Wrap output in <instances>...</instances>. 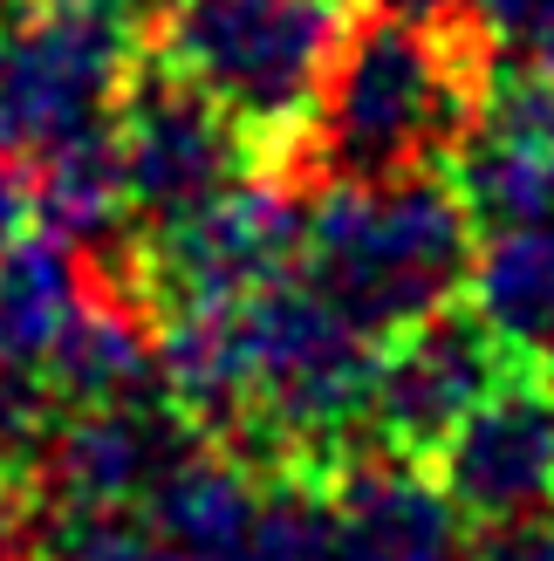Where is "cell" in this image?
Returning <instances> with one entry per match:
<instances>
[{"label": "cell", "instance_id": "obj_1", "mask_svg": "<svg viewBox=\"0 0 554 561\" xmlns=\"http://www.w3.org/2000/svg\"><path fill=\"white\" fill-rule=\"evenodd\" d=\"M480 90H486L480 42H459V27L446 21L370 14L343 27L295 164L322 185L438 172L452 145L473 130Z\"/></svg>", "mask_w": 554, "mask_h": 561}, {"label": "cell", "instance_id": "obj_2", "mask_svg": "<svg viewBox=\"0 0 554 561\" xmlns=\"http://www.w3.org/2000/svg\"><path fill=\"white\" fill-rule=\"evenodd\" d=\"M473 247L480 233L446 172L328 179L301 233V274L370 343H383L465 295Z\"/></svg>", "mask_w": 554, "mask_h": 561}, {"label": "cell", "instance_id": "obj_3", "mask_svg": "<svg viewBox=\"0 0 554 561\" xmlns=\"http://www.w3.org/2000/svg\"><path fill=\"white\" fill-rule=\"evenodd\" d=\"M240 350H246L240 459L336 472L349 453H370L363 398L377 343L309 274H281L240 301Z\"/></svg>", "mask_w": 554, "mask_h": 561}, {"label": "cell", "instance_id": "obj_4", "mask_svg": "<svg viewBox=\"0 0 554 561\" xmlns=\"http://www.w3.org/2000/svg\"><path fill=\"white\" fill-rule=\"evenodd\" d=\"M343 27V0H158L151 55L288 172Z\"/></svg>", "mask_w": 554, "mask_h": 561}, {"label": "cell", "instance_id": "obj_5", "mask_svg": "<svg viewBox=\"0 0 554 561\" xmlns=\"http://www.w3.org/2000/svg\"><path fill=\"white\" fill-rule=\"evenodd\" d=\"M301 233H309V206H301L295 172L274 164L267 179H233L212 192L206 206H192L164 227H137L130 254L109 247L90 261L109 288L145 301V316H172V308H212V301H246L267 280L295 274Z\"/></svg>", "mask_w": 554, "mask_h": 561}, {"label": "cell", "instance_id": "obj_6", "mask_svg": "<svg viewBox=\"0 0 554 561\" xmlns=\"http://www.w3.org/2000/svg\"><path fill=\"white\" fill-rule=\"evenodd\" d=\"M137 76L130 27L62 8V0H27L0 21V151L14 164H35L48 145L76 130H96L117 117V103Z\"/></svg>", "mask_w": 554, "mask_h": 561}, {"label": "cell", "instance_id": "obj_7", "mask_svg": "<svg viewBox=\"0 0 554 561\" xmlns=\"http://www.w3.org/2000/svg\"><path fill=\"white\" fill-rule=\"evenodd\" d=\"M513 363H528V356H513L480 322V308L465 295H452L425 322H411L377 343V370H370V398H363V445L425 466L446 445V432Z\"/></svg>", "mask_w": 554, "mask_h": 561}, {"label": "cell", "instance_id": "obj_8", "mask_svg": "<svg viewBox=\"0 0 554 561\" xmlns=\"http://www.w3.org/2000/svg\"><path fill=\"white\" fill-rule=\"evenodd\" d=\"M117 158H124V192L137 227H164L212 192H227L261 164L254 137H246L219 103H206L185 76H172L158 55H137V76L117 103Z\"/></svg>", "mask_w": 554, "mask_h": 561}, {"label": "cell", "instance_id": "obj_9", "mask_svg": "<svg viewBox=\"0 0 554 561\" xmlns=\"http://www.w3.org/2000/svg\"><path fill=\"white\" fill-rule=\"evenodd\" d=\"M465 527H500L554 507V370L513 363L425 459Z\"/></svg>", "mask_w": 554, "mask_h": 561}, {"label": "cell", "instance_id": "obj_10", "mask_svg": "<svg viewBox=\"0 0 554 561\" xmlns=\"http://www.w3.org/2000/svg\"><path fill=\"white\" fill-rule=\"evenodd\" d=\"M192 445H199V432L164 390L90 411H55L27 486L42 507H137Z\"/></svg>", "mask_w": 554, "mask_h": 561}, {"label": "cell", "instance_id": "obj_11", "mask_svg": "<svg viewBox=\"0 0 554 561\" xmlns=\"http://www.w3.org/2000/svg\"><path fill=\"white\" fill-rule=\"evenodd\" d=\"M336 561H465V514L431 466L397 453H349L328 472Z\"/></svg>", "mask_w": 554, "mask_h": 561}, {"label": "cell", "instance_id": "obj_12", "mask_svg": "<svg viewBox=\"0 0 554 561\" xmlns=\"http://www.w3.org/2000/svg\"><path fill=\"white\" fill-rule=\"evenodd\" d=\"M42 383H48L55 411H90V404H124V398L164 390L158 329L145 316V301H130L90 267V295L76 301V316L42 356Z\"/></svg>", "mask_w": 554, "mask_h": 561}, {"label": "cell", "instance_id": "obj_13", "mask_svg": "<svg viewBox=\"0 0 554 561\" xmlns=\"http://www.w3.org/2000/svg\"><path fill=\"white\" fill-rule=\"evenodd\" d=\"M261 507V466L233 445L199 438L172 459V472L145 493V527L158 561H246Z\"/></svg>", "mask_w": 554, "mask_h": 561}, {"label": "cell", "instance_id": "obj_14", "mask_svg": "<svg viewBox=\"0 0 554 561\" xmlns=\"http://www.w3.org/2000/svg\"><path fill=\"white\" fill-rule=\"evenodd\" d=\"M465 301L480 308V322L513 356L547 363L554 356V219L486 233V247H473V267H465Z\"/></svg>", "mask_w": 554, "mask_h": 561}, {"label": "cell", "instance_id": "obj_15", "mask_svg": "<svg viewBox=\"0 0 554 561\" xmlns=\"http://www.w3.org/2000/svg\"><path fill=\"white\" fill-rule=\"evenodd\" d=\"M452 179L473 233L528 227V219H554V145L534 130L473 117V130L452 145V158L438 164Z\"/></svg>", "mask_w": 554, "mask_h": 561}, {"label": "cell", "instance_id": "obj_16", "mask_svg": "<svg viewBox=\"0 0 554 561\" xmlns=\"http://www.w3.org/2000/svg\"><path fill=\"white\" fill-rule=\"evenodd\" d=\"M35 199L42 227L62 233L76 247H124V219H130V192H124V158H117V130H76L62 145H48L35 158Z\"/></svg>", "mask_w": 554, "mask_h": 561}, {"label": "cell", "instance_id": "obj_17", "mask_svg": "<svg viewBox=\"0 0 554 561\" xmlns=\"http://www.w3.org/2000/svg\"><path fill=\"white\" fill-rule=\"evenodd\" d=\"M90 295V261L62 233H14L0 247V356H21L42 370L48 343L76 316V301Z\"/></svg>", "mask_w": 554, "mask_h": 561}, {"label": "cell", "instance_id": "obj_18", "mask_svg": "<svg viewBox=\"0 0 554 561\" xmlns=\"http://www.w3.org/2000/svg\"><path fill=\"white\" fill-rule=\"evenodd\" d=\"M246 561H336V507L322 466H261Z\"/></svg>", "mask_w": 554, "mask_h": 561}, {"label": "cell", "instance_id": "obj_19", "mask_svg": "<svg viewBox=\"0 0 554 561\" xmlns=\"http://www.w3.org/2000/svg\"><path fill=\"white\" fill-rule=\"evenodd\" d=\"M27 561H158V541L130 507H42L35 500Z\"/></svg>", "mask_w": 554, "mask_h": 561}, {"label": "cell", "instance_id": "obj_20", "mask_svg": "<svg viewBox=\"0 0 554 561\" xmlns=\"http://www.w3.org/2000/svg\"><path fill=\"white\" fill-rule=\"evenodd\" d=\"M465 8H473V42L486 69L554 55V0H465Z\"/></svg>", "mask_w": 554, "mask_h": 561}, {"label": "cell", "instance_id": "obj_21", "mask_svg": "<svg viewBox=\"0 0 554 561\" xmlns=\"http://www.w3.org/2000/svg\"><path fill=\"white\" fill-rule=\"evenodd\" d=\"M480 117L513 124V130H534V137H547V145H554V55H541V62L486 69Z\"/></svg>", "mask_w": 554, "mask_h": 561}, {"label": "cell", "instance_id": "obj_22", "mask_svg": "<svg viewBox=\"0 0 554 561\" xmlns=\"http://www.w3.org/2000/svg\"><path fill=\"white\" fill-rule=\"evenodd\" d=\"M465 561H554V507L528 520L480 527V541H465Z\"/></svg>", "mask_w": 554, "mask_h": 561}, {"label": "cell", "instance_id": "obj_23", "mask_svg": "<svg viewBox=\"0 0 554 561\" xmlns=\"http://www.w3.org/2000/svg\"><path fill=\"white\" fill-rule=\"evenodd\" d=\"M27 527H35V486L0 472V561H27Z\"/></svg>", "mask_w": 554, "mask_h": 561}, {"label": "cell", "instance_id": "obj_24", "mask_svg": "<svg viewBox=\"0 0 554 561\" xmlns=\"http://www.w3.org/2000/svg\"><path fill=\"white\" fill-rule=\"evenodd\" d=\"M27 213H35V199H27V179H21V164L0 151V247L27 227Z\"/></svg>", "mask_w": 554, "mask_h": 561}, {"label": "cell", "instance_id": "obj_25", "mask_svg": "<svg viewBox=\"0 0 554 561\" xmlns=\"http://www.w3.org/2000/svg\"><path fill=\"white\" fill-rule=\"evenodd\" d=\"M377 14H411V21H446L452 8H465V0H370Z\"/></svg>", "mask_w": 554, "mask_h": 561}, {"label": "cell", "instance_id": "obj_26", "mask_svg": "<svg viewBox=\"0 0 554 561\" xmlns=\"http://www.w3.org/2000/svg\"><path fill=\"white\" fill-rule=\"evenodd\" d=\"M62 8H90V14H109V21H130V14L158 8V0H62Z\"/></svg>", "mask_w": 554, "mask_h": 561}, {"label": "cell", "instance_id": "obj_27", "mask_svg": "<svg viewBox=\"0 0 554 561\" xmlns=\"http://www.w3.org/2000/svg\"><path fill=\"white\" fill-rule=\"evenodd\" d=\"M547 370H554V356H547Z\"/></svg>", "mask_w": 554, "mask_h": 561}]
</instances>
